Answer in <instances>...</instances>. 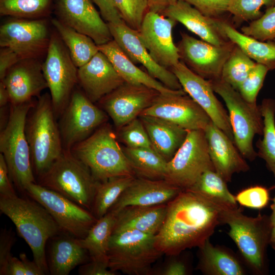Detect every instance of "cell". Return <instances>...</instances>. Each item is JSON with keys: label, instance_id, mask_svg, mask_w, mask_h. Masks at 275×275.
I'll use <instances>...</instances> for the list:
<instances>
[{"label": "cell", "instance_id": "1", "mask_svg": "<svg viewBox=\"0 0 275 275\" xmlns=\"http://www.w3.org/2000/svg\"><path fill=\"white\" fill-rule=\"evenodd\" d=\"M163 224L155 235L157 249L168 256L199 248L221 224L219 208L188 190L167 204Z\"/></svg>", "mask_w": 275, "mask_h": 275}, {"label": "cell", "instance_id": "2", "mask_svg": "<svg viewBox=\"0 0 275 275\" xmlns=\"http://www.w3.org/2000/svg\"><path fill=\"white\" fill-rule=\"evenodd\" d=\"M0 210L13 223L29 245L34 260L45 274L49 273L46 253L48 240L62 233L47 210L32 199L0 197Z\"/></svg>", "mask_w": 275, "mask_h": 275}, {"label": "cell", "instance_id": "3", "mask_svg": "<svg viewBox=\"0 0 275 275\" xmlns=\"http://www.w3.org/2000/svg\"><path fill=\"white\" fill-rule=\"evenodd\" d=\"M221 224L229 226V237L236 245L244 263L257 275L268 273L267 249L272 227L270 217L259 213L248 216L238 207L219 208Z\"/></svg>", "mask_w": 275, "mask_h": 275}, {"label": "cell", "instance_id": "4", "mask_svg": "<svg viewBox=\"0 0 275 275\" xmlns=\"http://www.w3.org/2000/svg\"><path fill=\"white\" fill-rule=\"evenodd\" d=\"M31 110L25 134L33 171L39 177L48 170L64 148L50 94L40 96Z\"/></svg>", "mask_w": 275, "mask_h": 275}, {"label": "cell", "instance_id": "5", "mask_svg": "<svg viewBox=\"0 0 275 275\" xmlns=\"http://www.w3.org/2000/svg\"><path fill=\"white\" fill-rule=\"evenodd\" d=\"M70 150L88 167L99 182L114 177L135 176L114 132L108 125L102 126Z\"/></svg>", "mask_w": 275, "mask_h": 275}, {"label": "cell", "instance_id": "6", "mask_svg": "<svg viewBox=\"0 0 275 275\" xmlns=\"http://www.w3.org/2000/svg\"><path fill=\"white\" fill-rule=\"evenodd\" d=\"M35 104L32 100L11 104L6 125L0 134L1 153L7 163L11 180L21 191H25L29 184L36 183L25 134L28 116Z\"/></svg>", "mask_w": 275, "mask_h": 275}, {"label": "cell", "instance_id": "7", "mask_svg": "<svg viewBox=\"0 0 275 275\" xmlns=\"http://www.w3.org/2000/svg\"><path fill=\"white\" fill-rule=\"evenodd\" d=\"M38 184L91 211L97 183L90 169L71 150L64 149Z\"/></svg>", "mask_w": 275, "mask_h": 275}, {"label": "cell", "instance_id": "8", "mask_svg": "<svg viewBox=\"0 0 275 275\" xmlns=\"http://www.w3.org/2000/svg\"><path fill=\"white\" fill-rule=\"evenodd\" d=\"M163 254L156 247L155 235L133 230L113 232L108 247V267L129 275L152 274V264Z\"/></svg>", "mask_w": 275, "mask_h": 275}, {"label": "cell", "instance_id": "9", "mask_svg": "<svg viewBox=\"0 0 275 275\" xmlns=\"http://www.w3.org/2000/svg\"><path fill=\"white\" fill-rule=\"evenodd\" d=\"M209 80L228 108L235 145L244 158L254 160L258 155L253 147V139L256 134L262 135L264 128L259 105L246 102L238 91L221 77Z\"/></svg>", "mask_w": 275, "mask_h": 275}, {"label": "cell", "instance_id": "10", "mask_svg": "<svg viewBox=\"0 0 275 275\" xmlns=\"http://www.w3.org/2000/svg\"><path fill=\"white\" fill-rule=\"evenodd\" d=\"M215 170L203 130H188L186 138L167 162L164 180L182 190L192 186L206 171Z\"/></svg>", "mask_w": 275, "mask_h": 275}, {"label": "cell", "instance_id": "11", "mask_svg": "<svg viewBox=\"0 0 275 275\" xmlns=\"http://www.w3.org/2000/svg\"><path fill=\"white\" fill-rule=\"evenodd\" d=\"M42 71L56 115L62 114L78 82V68L58 33L51 34Z\"/></svg>", "mask_w": 275, "mask_h": 275}, {"label": "cell", "instance_id": "12", "mask_svg": "<svg viewBox=\"0 0 275 275\" xmlns=\"http://www.w3.org/2000/svg\"><path fill=\"white\" fill-rule=\"evenodd\" d=\"M24 192L47 210L62 233L76 238H84L97 220L90 210L37 182L29 184Z\"/></svg>", "mask_w": 275, "mask_h": 275}, {"label": "cell", "instance_id": "13", "mask_svg": "<svg viewBox=\"0 0 275 275\" xmlns=\"http://www.w3.org/2000/svg\"><path fill=\"white\" fill-rule=\"evenodd\" d=\"M51 34L45 18L10 17L0 27V46L13 50L21 60L46 54Z\"/></svg>", "mask_w": 275, "mask_h": 275}, {"label": "cell", "instance_id": "14", "mask_svg": "<svg viewBox=\"0 0 275 275\" xmlns=\"http://www.w3.org/2000/svg\"><path fill=\"white\" fill-rule=\"evenodd\" d=\"M62 114L59 129L63 148L69 150L88 138L107 119L102 110L78 90L73 91Z\"/></svg>", "mask_w": 275, "mask_h": 275}, {"label": "cell", "instance_id": "15", "mask_svg": "<svg viewBox=\"0 0 275 275\" xmlns=\"http://www.w3.org/2000/svg\"><path fill=\"white\" fill-rule=\"evenodd\" d=\"M235 44L229 40L226 44L216 46L181 33L177 46L180 60L191 71L207 80L221 77L223 66Z\"/></svg>", "mask_w": 275, "mask_h": 275}, {"label": "cell", "instance_id": "16", "mask_svg": "<svg viewBox=\"0 0 275 275\" xmlns=\"http://www.w3.org/2000/svg\"><path fill=\"white\" fill-rule=\"evenodd\" d=\"M140 115L160 118L187 130H205L212 121L206 113L187 95L183 89L176 93H160L152 104Z\"/></svg>", "mask_w": 275, "mask_h": 275}, {"label": "cell", "instance_id": "17", "mask_svg": "<svg viewBox=\"0 0 275 275\" xmlns=\"http://www.w3.org/2000/svg\"><path fill=\"white\" fill-rule=\"evenodd\" d=\"M159 94L145 85L125 82L99 102L118 130L150 107Z\"/></svg>", "mask_w": 275, "mask_h": 275}, {"label": "cell", "instance_id": "18", "mask_svg": "<svg viewBox=\"0 0 275 275\" xmlns=\"http://www.w3.org/2000/svg\"><path fill=\"white\" fill-rule=\"evenodd\" d=\"M177 22L171 18L149 10L138 31L152 58L167 69H171L180 61L178 48L172 37V30Z\"/></svg>", "mask_w": 275, "mask_h": 275}, {"label": "cell", "instance_id": "19", "mask_svg": "<svg viewBox=\"0 0 275 275\" xmlns=\"http://www.w3.org/2000/svg\"><path fill=\"white\" fill-rule=\"evenodd\" d=\"M170 70L176 76L185 93L206 113L212 122L234 142L229 114L214 95L210 81L195 73L181 61Z\"/></svg>", "mask_w": 275, "mask_h": 275}, {"label": "cell", "instance_id": "20", "mask_svg": "<svg viewBox=\"0 0 275 275\" xmlns=\"http://www.w3.org/2000/svg\"><path fill=\"white\" fill-rule=\"evenodd\" d=\"M113 39L135 64H141L151 76L172 90L183 89L171 70L157 63L143 43L139 32L127 25L123 20L107 23Z\"/></svg>", "mask_w": 275, "mask_h": 275}, {"label": "cell", "instance_id": "21", "mask_svg": "<svg viewBox=\"0 0 275 275\" xmlns=\"http://www.w3.org/2000/svg\"><path fill=\"white\" fill-rule=\"evenodd\" d=\"M57 19L90 37L97 45L113 40L109 28L91 0H56Z\"/></svg>", "mask_w": 275, "mask_h": 275}, {"label": "cell", "instance_id": "22", "mask_svg": "<svg viewBox=\"0 0 275 275\" xmlns=\"http://www.w3.org/2000/svg\"><path fill=\"white\" fill-rule=\"evenodd\" d=\"M78 82L93 103L125 82L106 57L99 51L88 63L78 68Z\"/></svg>", "mask_w": 275, "mask_h": 275}, {"label": "cell", "instance_id": "23", "mask_svg": "<svg viewBox=\"0 0 275 275\" xmlns=\"http://www.w3.org/2000/svg\"><path fill=\"white\" fill-rule=\"evenodd\" d=\"M39 60H22L12 67L2 81L10 96V102L16 105L32 100L48 88Z\"/></svg>", "mask_w": 275, "mask_h": 275}, {"label": "cell", "instance_id": "24", "mask_svg": "<svg viewBox=\"0 0 275 275\" xmlns=\"http://www.w3.org/2000/svg\"><path fill=\"white\" fill-rule=\"evenodd\" d=\"M204 132L214 170L227 183L234 174L250 170L234 142L214 123L211 121Z\"/></svg>", "mask_w": 275, "mask_h": 275}, {"label": "cell", "instance_id": "25", "mask_svg": "<svg viewBox=\"0 0 275 275\" xmlns=\"http://www.w3.org/2000/svg\"><path fill=\"white\" fill-rule=\"evenodd\" d=\"M181 190L164 179L135 177L108 211L116 214L127 206H150L167 204Z\"/></svg>", "mask_w": 275, "mask_h": 275}, {"label": "cell", "instance_id": "26", "mask_svg": "<svg viewBox=\"0 0 275 275\" xmlns=\"http://www.w3.org/2000/svg\"><path fill=\"white\" fill-rule=\"evenodd\" d=\"M161 14L182 23L202 40L214 45L221 46L229 41L220 26L221 19L204 15L183 0L169 6Z\"/></svg>", "mask_w": 275, "mask_h": 275}, {"label": "cell", "instance_id": "27", "mask_svg": "<svg viewBox=\"0 0 275 275\" xmlns=\"http://www.w3.org/2000/svg\"><path fill=\"white\" fill-rule=\"evenodd\" d=\"M61 233L50 239L48 250L47 262L52 275H68L77 266L89 261L88 253L78 238Z\"/></svg>", "mask_w": 275, "mask_h": 275}, {"label": "cell", "instance_id": "28", "mask_svg": "<svg viewBox=\"0 0 275 275\" xmlns=\"http://www.w3.org/2000/svg\"><path fill=\"white\" fill-rule=\"evenodd\" d=\"M154 150L167 162L174 156L184 143L187 130L168 120L140 115Z\"/></svg>", "mask_w": 275, "mask_h": 275}, {"label": "cell", "instance_id": "29", "mask_svg": "<svg viewBox=\"0 0 275 275\" xmlns=\"http://www.w3.org/2000/svg\"><path fill=\"white\" fill-rule=\"evenodd\" d=\"M167 204L150 206H130L122 209L116 214L113 232L133 230L155 235L165 219Z\"/></svg>", "mask_w": 275, "mask_h": 275}, {"label": "cell", "instance_id": "30", "mask_svg": "<svg viewBox=\"0 0 275 275\" xmlns=\"http://www.w3.org/2000/svg\"><path fill=\"white\" fill-rule=\"evenodd\" d=\"M98 46L99 51L106 56L125 82L143 85L163 94L176 93L180 90H172L167 88L149 73L138 67L113 39Z\"/></svg>", "mask_w": 275, "mask_h": 275}, {"label": "cell", "instance_id": "31", "mask_svg": "<svg viewBox=\"0 0 275 275\" xmlns=\"http://www.w3.org/2000/svg\"><path fill=\"white\" fill-rule=\"evenodd\" d=\"M197 269L206 275H244V267L236 255L224 246L214 245L209 239L198 248Z\"/></svg>", "mask_w": 275, "mask_h": 275}, {"label": "cell", "instance_id": "32", "mask_svg": "<svg viewBox=\"0 0 275 275\" xmlns=\"http://www.w3.org/2000/svg\"><path fill=\"white\" fill-rule=\"evenodd\" d=\"M220 26L227 38L257 63L275 69V41H260L238 32L228 21L221 19Z\"/></svg>", "mask_w": 275, "mask_h": 275}, {"label": "cell", "instance_id": "33", "mask_svg": "<svg viewBox=\"0 0 275 275\" xmlns=\"http://www.w3.org/2000/svg\"><path fill=\"white\" fill-rule=\"evenodd\" d=\"M116 217V214L108 211L97 219L84 238L78 239L81 245L88 252L90 260L108 263L109 244Z\"/></svg>", "mask_w": 275, "mask_h": 275}, {"label": "cell", "instance_id": "34", "mask_svg": "<svg viewBox=\"0 0 275 275\" xmlns=\"http://www.w3.org/2000/svg\"><path fill=\"white\" fill-rule=\"evenodd\" d=\"M227 182L215 171L204 172L188 190L219 208L238 207Z\"/></svg>", "mask_w": 275, "mask_h": 275}, {"label": "cell", "instance_id": "35", "mask_svg": "<svg viewBox=\"0 0 275 275\" xmlns=\"http://www.w3.org/2000/svg\"><path fill=\"white\" fill-rule=\"evenodd\" d=\"M51 23L78 68L88 63L99 51L98 46L89 36L67 26L57 18L51 20Z\"/></svg>", "mask_w": 275, "mask_h": 275}, {"label": "cell", "instance_id": "36", "mask_svg": "<svg viewBox=\"0 0 275 275\" xmlns=\"http://www.w3.org/2000/svg\"><path fill=\"white\" fill-rule=\"evenodd\" d=\"M135 175L152 180L164 179L167 161L155 150L143 148H122Z\"/></svg>", "mask_w": 275, "mask_h": 275}, {"label": "cell", "instance_id": "37", "mask_svg": "<svg viewBox=\"0 0 275 275\" xmlns=\"http://www.w3.org/2000/svg\"><path fill=\"white\" fill-rule=\"evenodd\" d=\"M134 178V176H118L98 182L91 211L97 219L108 212Z\"/></svg>", "mask_w": 275, "mask_h": 275}, {"label": "cell", "instance_id": "38", "mask_svg": "<svg viewBox=\"0 0 275 275\" xmlns=\"http://www.w3.org/2000/svg\"><path fill=\"white\" fill-rule=\"evenodd\" d=\"M263 118V138L256 145L257 155L263 159L275 178V100L266 98L259 105Z\"/></svg>", "mask_w": 275, "mask_h": 275}, {"label": "cell", "instance_id": "39", "mask_svg": "<svg viewBox=\"0 0 275 275\" xmlns=\"http://www.w3.org/2000/svg\"><path fill=\"white\" fill-rule=\"evenodd\" d=\"M53 0H0L1 16L25 19L46 18Z\"/></svg>", "mask_w": 275, "mask_h": 275}, {"label": "cell", "instance_id": "40", "mask_svg": "<svg viewBox=\"0 0 275 275\" xmlns=\"http://www.w3.org/2000/svg\"><path fill=\"white\" fill-rule=\"evenodd\" d=\"M256 64L254 61L235 44L223 66L221 78L237 90Z\"/></svg>", "mask_w": 275, "mask_h": 275}, {"label": "cell", "instance_id": "41", "mask_svg": "<svg viewBox=\"0 0 275 275\" xmlns=\"http://www.w3.org/2000/svg\"><path fill=\"white\" fill-rule=\"evenodd\" d=\"M275 6V0H229L228 12L232 16L234 25L260 18L263 13L261 8Z\"/></svg>", "mask_w": 275, "mask_h": 275}, {"label": "cell", "instance_id": "42", "mask_svg": "<svg viewBox=\"0 0 275 275\" xmlns=\"http://www.w3.org/2000/svg\"><path fill=\"white\" fill-rule=\"evenodd\" d=\"M241 32L260 41H275V6L266 8L260 18L242 26Z\"/></svg>", "mask_w": 275, "mask_h": 275}, {"label": "cell", "instance_id": "43", "mask_svg": "<svg viewBox=\"0 0 275 275\" xmlns=\"http://www.w3.org/2000/svg\"><path fill=\"white\" fill-rule=\"evenodd\" d=\"M122 20L139 31L144 17L149 11L148 0H113Z\"/></svg>", "mask_w": 275, "mask_h": 275}, {"label": "cell", "instance_id": "44", "mask_svg": "<svg viewBox=\"0 0 275 275\" xmlns=\"http://www.w3.org/2000/svg\"><path fill=\"white\" fill-rule=\"evenodd\" d=\"M118 136L126 147L154 150L143 122L139 117L119 129Z\"/></svg>", "mask_w": 275, "mask_h": 275}, {"label": "cell", "instance_id": "45", "mask_svg": "<svg viewBox=\"0 0 275 275\" xmlns=\"http://www.w3.org/2000/svg\"><path fill=\"white\" fill-rule=\"evenodd\" d=\"M269 68L256 63L255 67L237 91L248 103L257 105V97L261 90Z\"/></svg>", "mask_w": 275, "mask_h": 275}, {"label": "cell", "instance_id": "46", "mask_svg": "<svg viewBox=\"0 0 275 275\" xmlns=\"http://www.w3.org/2000/svg\"><path fill=\"white\" fill-rule=\"evenodd\" d=\"M241 206L255 209L266 207L270 201L269 190L265 187L256 185L245 188L235 196Z\"/></svg>", "mask_w": 275, "mask_h": 275}, {"label": "cell", "instance_id": "47", "mask_svg": "<svg viewBox=\"0 0 275 275\" xmlns=\"http://www.w3.org/2000/svg\"><path fill=\"white\" fill-rule=\"evenodd\" d=\"M210 18L226 19L229 0H183Z\"/></svg>", "mask_w": 275, "mask_h": 275}, {"label": "cell", "instance_id": "48", "mask_svg": "<svg viewBox=\"0 0 275 275\" xmlns=\"http://www.w3.org/2000/svg\"><path fill=\"white\" fill-rule=\"evenodd\" d=\"M16 239L11 229H2L0 233V274L8 275L9 265L13 257L12 246Z\"/></svg>", "mask_w": 275, "mask_h": 275}, {"label": "cell", "instance_id": "49", "mask_svg": "<svg viewBox=\"0 0 275 275\" xmlns=\"http://www.w3.org/2000/svg\"><path fill=\"white\" fill-rule=\"evenodd\" d=\"M171 258L159 269L153 271V274L157 275H186L189 273L188 267L186 263L178 258V255L169 256Z\"/></svg>", "mask_w": 275, "mask_h": 275}, {"label": "cell", "instance_id": "50", "mask_svg": "<svg viewBox=\"0 0 275 275\" xmlns=\"http://www.w3.org/2000/svg\"><path fill=\"white\" fill-rule=\"evenodd\" d=\"M98 7L101 16L107 23L122 21L113 0H91Z\"/></svg>", "mask_w": 275, "mask_h": 275}, {"label": "cell", "instance_id": "51", "mask_svg": "<svg viewBox=\"0 0 275 275\" xmlns=\"http://www.w3.org/2000/svg\"><path fill=\"white\" fill-rule=\"evenodd\" d=\"M8 167L5 158L0 154V197L10 198L17 196L11 182Z\"/></svg>", "mask_w": 275, "mask_h": 275}, {"label": "cell", "instance_id": "52", "mask_svg": "<svg viewBox=\"0 0 275 275\" xmlns=\"http://www.w3.org/2000/svg\"><path fill=\"white\" fill-rule=\"evenodd\" d=\"M78 273L80 275H116L106 262L90 260L79 266Z\"/></svg>", "mask_w": 275, "mask_h": 275}, {"label": "cell", "instance_id": "53", "mask_svg": "<svg viewBox=\"0 0 275 275\" xmlns=\"http://www.w3.org/2000/svg\"><path fill=\"white\" fill-rule=\"evenodd\" d=\"M21 60L13 50L8 47L0 49V79L3 80L8 71Z\"/></svg>", "mask_w": 275, "mask_h": 275}, {"label": "cell", "instance_id": "54", "mask_svg": "<svg viewBox=\"0 0 275 275\" xmlns=\"http://www.w3.org/2000/svg\"><path fill=\"white\" fill-rule=\"evenodd\" d=\"M20 259L22 261L25 270V275H44L43 271L41 269L36 262L30 261L24 253H20Z\"/></svg>", "mask_w": 275, "mask_h": 275}, {"label": "cell", "instance_id": "55", "mask_svg": "<svg viewBox=\"0 0 275 275\" xmlns=\"http://www.w3.org/2000/svg\"><path fill=\"white\" fill-rule=\"evenodd\" d=\"M177 1L178 0H148L149 10L161 14L167 8Z\"/></svg>", "mask_w": 275, "mask_h": 275}, {"label": "cell", "instance_id": "56", "mask_svg": "<svg viewBox=\"0 0 275 275\" xmlns=\"http://www.w3.org/2000/svg\"><path fill=\"white\" fill-rule=\"evenodd\" d=\"M8 275H25V270L21 260L13 257L9 267Z\"/></svg>", "mask_w": 275, "mask_h": 275}, {"label": "cell", "instance_id": "57", "mask_svg": "<svg viewBox=\"0 0 275 275\" xmlns=\"http://www.w3.org/2000/svg\"><path fill=\"white\" fill-rule=\"evenodd\" d=\"M10 102V96L8 91L4 83L1 81L0 82V106L4 107L8 102Z\"/></svg>", "mask_w": 275, "mask_h": 275}, {"label": "cell", "instance_id": "58", "mask_svg": "<svg viewBox=\"0 0 275 275\" xmlns=\"http://www.w3.org/2000/svg\"><path fill=\"white\" fill-rule=\"evenodd\" d=\"M270 208L271 210V213L269 215L271 224L273 226H275V195L272 199V203L270 205Z\"/></svg>", "mask_w": 275, "mask_h": 275}, {"label": "cell", "instance_id": "59", "mask_svg": "<svg viewBox=\"0 0 275 275\" xmlns=\"http://www.w3.org/2000/svg\"><path fill=\"white\" fill-rule=\"evenodd\" d=\"M269 245L274 250H275V226H273L272 227L270 237Z\"/></svg>", "mask_w": 275, "mask_h": 275}]
</instances>
